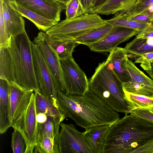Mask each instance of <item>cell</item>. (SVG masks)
I'll use <instances>...</instances> for the list:
<instances>
[{
    "label": "cell",
    "mask_w": 153,
    "mask_h": 153,
    "mask_svg": "<svg viewBox=\"0 0 153 153\" xmlns=\"http://www.w3.org/2000/svg\"><path fill=\"white\" fill-rule=\"evenodd\" d=\"M106 0H94V7L100 5L104 2Z\"/></svg>",
    "instance_id": "obj_43"
},
{
    "label": "cell",
    "mask_w": 153,
    "mask_h": 153,
    "mask_svg": "<svg viewBox=\"0 0 153 153\" xmlns=\"http://www.w3.org/2000/svg\"><path fill=\"white\" fill-rule=\"evenodd\" d=\"M31 45L35 73L39 92L58 106L57 96L59 90L55 79L39 47L32 42Z\"/></svg>",
    "instance_id": "obj_6"
},
{
    "label": "cell",
    "mask_w": 153,
    "mask_h": 153,
    "mask_svg": "<svg viewBox=\"0 0 153 153\" xmlns=\"http://www.w3.org/2000/svg\"><path fill=\"white\" fill-rule=\"evenodd\" d=\"M120 13L126 18L133 21L146 23H152L149 19L146 16L137 15L131 16H126L122 13Z\"/></svg>",
    "instance_id": "obj_39"
},
{
    "label": "cell",
    "mask_w": 153,
    "mask_h": 153,
    "mask_svg": "<svg viewBox=\"0 0 153 153\" xmlns=\"http://www.w3.org/2000/svg\"><path fill=\"white\" fill-rule=\"evenodd\" d=\"M0 79L17 83L9 47L0 48Z\"/></svg>",
    "instance_id": "obj_21"
},
{
    "label": "cell",
    "mask_w": 153,
    "mask_h": 153,
    "mask_svg": "<svg viewBox=\"0 0 153 153\" xmlns=\"http://www.w3.org/2000/svg\"><path fill=\"white\" fill-rule=\"evenodd\" d=\"M31 43L25 31L11 37L9 48L17 84L27 90L39 91L35 73Z\"/></svg>",
    "instance_id": "obj_4"
},
{
    "label": "cell",
    "mask_w": 153,
    "mask_h": 153,
    "mask_svg": "<svg viewBox=\"0 0 153 153\" xmlns=\"http://www.w3.org/2000/svg\"><path fill=\"white\" fill-rule=\"evenodd\" d=\"M125 65L131 76V81L153 88V80L138 69L128 57L126 60Z\"/></svg>",
    "instance_id": "obj_27"
},
{
    "label": "cell",
    "mask_w": 153,
    "mask_h": 153,
    "mask_svg": "<svg viewBox=\"0 0 153 153\" xmlns=\"http://www.w3.org/2000/svg\"><path fill=\"white\" fill-rule=\"evenodd\" d=\"M153 141V122L130 114L112 124L101 153H135Z\"/></svg>",
    "instance_id": "obj_2"
},
{
    "label": "cell",
    "mask_w": 153,
    "mask_h": 153,
    "mask_svg": "<svg viewBox=\"0 0 153 153\" xmlns=\"http://www.w3.org/2000/svg\"><path fill=\"white\" fill-rule=\"evenodd\" d=\"M135 153H153V141L138 149Z\"/></svg>",
    "instance_id": "obj_40"
},
{
    "label": "cell",
    "mask_w": 153,
    "mask_h": 153,
    "mask_svg": "<svg viewBox=\"0 0 153 153\" xmlns=\"http://www.w3.org/2000/svg\"><path fill=\"white\" fill-rule=\"evenodd\" d=\"M10 40L6 30L3 15L2 1L0 0V48L9 47Z\"/></svg>",
    "instance_id": "obj_34"
},
{
    "label": "cell",
    "mask_w": 153,
    "mask_h": 153,
    "mask_svg": "<svg viewBox=\"0 0 153 153\" xmlns=\"http://www.w3.org/2000/svg\"><path fill=\"white\" fill-rule=\"evenodd\" d=\"M15 10L22 17L33 22L37 28L46 32L57 23L17 4Z\"/></svg>",
    "instance_id": "obj_23"
},
{
    "label": "cell",
    "mask_w": 153,
    "mask_h": 153,
    "mask_svg": "<svg viewBox=\"0 0 153 153\" xmlns=\"http://www.w3.org/2000/svg\"><path fill=\"white\" fill-rule=\"evenodd\" d=\"M138 0H106L100 5L92 8L90 13L109 15L128 11Z\"/></svg>",
    "instance_id": "obj_20"
},
{
    "label": "cell",
    "mask_w": 153,
    "mask_h": 153,
    "mask_svg": "<svg viewBox=\"0 0 153 153\" xmlns=\"http://www.w3.org/2000/svg\"><path fill=\"white\" fill-rule=\"evenodd\" d=\"M10 84L6 79H0V133L5 132L12 127L9 97Z\"/></svg>",
    "instance_id": "obj_16"
},
{
    "label": "cell",
    "mask_w": 153,
    "mask_h": 153,
    "mask_svg": "<svg viewBox=\"0 0 153 153\" xmlns=\"http://www.w3.org/2000/svg\"><path fill=\"white\" fill-rule=\"evenodd\" d=\"M5 4L9 5L15 9L16 7L17 4L15 0H1Z\"/></svg>",
    "instance_id": "obj_42"
},
{
    "label": "cell",
    "mask_w": 153,
    "mask_h": 153,
    "mask_svg": "<svg viewBox=\"0 0 153 153\" xmlns=\"http://www.w3.org/2000/svg\"><path fill=\"white\" fill-rule=\"evenodd\" d=\"M57 103L66 118H71L85 130L95 126L111 125L120 118L117 112L89 89L82 96L68 94L59 91Z\"/></svg>",
    "instance_id": "obj_1"
},
{
    "label": "cell",
    "mask_w": 153,
    "mask_h": 153,
    "mask_svg": "<svg viewBox=\"0 0 153 153\" xmlns=\"http://www.w3.org/2000/svg\"><path fill=\"white\" fill-rule=\"evenodd\" d=\"M105 22L114 27H122L133 29L140 32L151 23L138 22L128 19L120 13L116 14L114 17L105 20Z\"/></svg>",
    "instance_id": "obj_25"
},
{
    "label": "cell",
    "mask_w": 153,
    "mask_h": 153,
    "mask_svg": "<svg viewBox=\"0 0 153 153\" xmlns=\"http://www.w3.org/2000/svg\"><path fill=\"white\" fill-rule=\"evenodd\" d=\"M88 82L89 89L112 110L129 114L131 109L125 96L123 82L106 61L99 64Z\"/></svg>",
    "instance_id": "obj_3"
},
{
    "label": "cell",
    "mask_w": 153,
    "mask_h": 153,
    "mask_svg": "<svg viewBox=\"0 0 153 153\" xmlns=\"http://www.w3.org/2000/svg\"><path fill=\"white\" fill-rule=\"evenodd\" d=\"M85 13H90L94 7V0H79Z\"/></svg>",
    "instance_id": "obj_38"
},
{
    "label": "cell",
    "mask_w": 153,
    "mask_h": 153,
    "mask_svg": "<svg viewBox=\"0 0 153 153\" xmlns=\"http://www.w3.org/2000/svg\"><path fill=\"white\" fill-rule=\"evenodd\" d=\"M120 13L126 16L137 15L146 16L153 23V0H138L129 10Z\"/></svg>",
    "instance_id": "obj_26"
},
{
    "label": "cell",
    "mask_w": 153,
    "mask_h": 153,
    "mask_svg": "<svg viewBox=\"0 0 153 153\" xmlns=\"http://www.w3.org/2000/svg\"><path fill=\"white\" fill-rule=\"evenodd\" d=\"M11 147L14 153H25L27 145L23 136L17 129L12 134Z\"/></svg>",
    "instance_id": "obj_32"
},
{
    "label": "cell",
    "mask_w": 153,
    "mask_h": 153,
    "mask_svg": "<svg viewBox=\"0 0 153 153\" xmlns=\"http://www.w3.org/2000/svg\"><path fill=\"white\" fill-rule=\"evenodd\" d=\"M33 42L39 47L59 91L65 92V86L63 72L60 59L57 53L49 45L40 31L34 38Z\"/></svg>",
    "instance_id": "obj_10"
},
{
    "label": "cell",
    "mask_w": 153,
    "mask_h": 153,
    "mask_svg": "<svg viewBox=\"0 0 153 153\" xmlns=\"http://www.w3.org/2000/svg\"><path fill=\"white\" fill-rule=\"evenodd\" d=\"M124 48L127 54L139 57L142 54L153 52V38L142 39L135 37L128 43Z\"/></svg>",
    "instance_id": "obj_24"
},
{
    "label": "cell",
    "mask_w": 153,
    "mask_h": 153,
    "mask_svg": "<svg viewBox=\"0 0 153 153\" xmlns=\"http://www.w3.org/2000/svg\"><path fill=\"white\" fill-rule=\"evenodd\" d=\"M3 15L6 32L10 40L11 37L25 31V20L19 12L2 1Z\"/></svg>",
    "instance_id": "obj_15"
},
{
    "label": "cell",
    "mask_w": 153,
    "mask_h": 153,
    "mask_svg": "<svg viewBox=\"0 0 153 153\" xmlns=\"http://www.w3.org/2000/svg\"><path fill=\"white\" fill-rule=\"evenodd\" d=\"M65 10L66 19H72L85 13L79 0H69Z\"/></svg>",
    "instance_id": "obj_33"
},
{
    "label": "cell",
    "mask_w": 153,
    "mask_h": 153,
    "mask_svg": "<svg viewBox=\"0 0 153 153\" xmlns=\"http://www.w3.org/2000/svg\"><path fill=\"white\" fill-rule=\"evenodd\" d=\"M111 126H94L85 129L83 132L85 139L93 153H101L106 136Z\"/></svg>",
    "instance_id": "obj_18"
},
{
    "label": "cell",
    "mask_w": 153,
    "mask_h": 153,
    "mask_svg": "<svg viewBox=\"0 0 153 153\" xmlns=\"http://www.w3.org/2000/svg\"><path fill=\"white\" fill-rule=\"evenodd\" d=\"M136 37L142 39L153 38V23H150L141 30Z\"/></svg>",
    "instance_id": "obj_37"
},
{
    "label": "cell",
    "mask_w": 153,
    "mask_h": 153,
    "mask_svg": "<svg viewBox=\"0 0 153 153\" xmlns=\"http://www.w3.org/2000/svg\"><path fill=\"white\" fill-rule=\"evenodd\" d=\"M153 112V107L149 108Z\"/></svg>",
    "instance_id": "obj_46"
},
{
    "label": "cell",
    "mask_w": 153,
    "mask_h": 153,
    "mask_svg": "<svg viewBox=\"0 0 153 153\" xmlns=\"http://www.w3.org/2000/svg\"><path fill=\"white\" fill-rule=\"evenodd\" d=\"M48 116L43 113H39L36 114V119L38 123H43L47 120Z\"/></svg>",
    "instance_id": "obj_41"
},
{
    "label": "cell",
    "mask_w": 153,
    "mask_h": 153,
    "mask_svg": "<svg viewBox=\"0 0 153 153\" xmlns=\"http://www.w3.org/2000/svg\"><path fill=\"white\" fill-rule=\"evenodd\" d=\"M34 94L36 114L43 113L51 117L53 119L55 127V139L59 132L60 124L66 117L58 106L43 96L39 91H35Z\"/></svg>",
    "instance_id": "obj_14"
},
{
    "label": "cell",
    "mask_w": 153,
    "mask_h": 153,
    "mask_svg": "<svg viewBox=\"0 0 153 153\" xmlns=\"http://www.w3.org/2000/svg\"><path fill=\"white\" fill-rule=\"evenodd\" d=\"M124 91L131 110L137 108H150L153 107V97L134 94L124 90Z\"/></svg>",
    "instance_id": "obj_28"
},
{
    "label": "cell",
    "mask_w": 153,
    "mask_h": 153,
    "mask_svg": "<svg viewBox=\"0 0 153 153\" xmlns=\"http://www.w3.org/2000/svg\"><path fill=\"white\" fill-rule=\"evenodd\" d=\"M146 72L153 79V65H152L151 69L150 70L146 71Z\"/></svg>",
    "instance_id": "obj_44"
},
{
    "label": "cell",
    "mask_w": 153,
    "mask_h": 153,
    "mask_svg": "<svg viewBox=\"0 0 153 153\" xmlns=\"http://www.w3.org/2000/svg\"><path fill=\"white\" fill-rule=\"evenodd\" d=\"M37 124L35 95L33 93L26 110L12 126L18 130L24 138L27 145L25 153L33 152L37 143Z\"/></svg>",
    "instance_id": "obj_9"
},
{
    "label": "cell",
    "mask_w": 153,
    "mask_h": 153,
    "mask_svg": "<svg viewBox=\"0 0 153 153\" xmlns=\"http://www.w3.org/2000/svg\"><path fill=\"white\" fill-rule=\"evenodd\" d=\"M153 59V52L141 54L135 61L136 63H140V66L146 71L150 70L152 68L151 61Z\"/></svg>",
    "instance_id": "obj_35"
},
{
    "label": "cell",
    "mask_w": 153,
    "mask_h": 153,
    "mask_svg": "<svg viewBox=\"0 0 153 153\" xmlns=\"http://www.w3.org/2000/svg\"><path fill=\"white\" fill-rule=\"evenodd\" d=\"M62 3L64 4H65L66 5V3L69 0H57Z\"/></svg>",
    "instance_id": "obj_45"
},
{
    "label": "cell",
    "mask_w": 153,
    "mask_h": 153,
    "mask_svg": "<svg viewBox=\"0 0 153 153\" xmlns=\"http://www.w3.org/2000/svg\"><path fill=\"white\" fill-rule=\"evenodd\" d=\"M127 57V53L124 48L117 47L110 52L106 60L123 83L131 80L125 65Z\"/></svg>",
    "instance_id": "obj_17"
},
{
    "label": "cell",
    "mask_w": 153,
    "mask_h": 153,
    "mask_svg": "<svg viewBox=\"0 0 153 153\" xmlns=\"http://www.w3.org/2000/svg\"><path fill=\"white\" fill-rule=\"evenodd\" d=\"M106 23L98 14L85 13L77 17L65 19L46 33L53 36L73 40L88 31Z\"/></svg>",
    "instance_id": "obj_5"
},
{
    "label": "cell",
    "mask_w": 153,
    "mask_h": 153,
    "mask_svg": "<svg viewBox=\"0 0 153 153\" xmlns=\"http://www.w3.org/2000/svg\"><path fill=\"white\" fill-rule=\"evenodd\" d=\"M151 63L152 66L153 65V59L152 60Z\"/></svg>",
    "instance_id": "obj_47"
},
{
    "label": "cell",
    "mask_w": 153,
    "mask_h": 153,
    "mask_svg": "<svg viewBox=\"0 0 153 153\" xmlns=\"http://www.w3.org/2000/svg\"><path fill=\"white\" fill-rule=\"evenodd\" d=\"M123 89L130 93L153 97V88L131 81L123 83Z\"/></svg>",
    "instance_id": "obj_30"
},
{
    "label": "cell",
    "mask_w": 153,
    "mask_h": 153,
    "mask_svg": "<svg viewBox=\"0 0 153 153\" xmlns=\"http://www.w3.org/2000/svg\"><path fill=\"white\" fill-rule=\"evenodd\" d=\"M18 4L58 23L66 5L57 0H15Z\"/></svg>",
    "instance_id": "obj_12"
},
{
    "label": "cell",
    "mask_w": 153,
    "mask_h": 153,
    "mask_svg": "<svg viewBox=\"0 0 153 153\" xmlns=\"http://www.w3.org/2000/svg\"><path fill=\"white\" fill-rule=\"evenodd\" d=\"M37 131V142L46 137L51 138L55 140L56 133L53 118L48 116L47 120L45 122L41 123H38Z\"/></svg>",
    "instance_id": "obj_29"
},
{
    "label": "cell",
    "mask_w": 153,
    "mask_h": 153,
    "mask_svg": "<svg viewBox=\"0 0 153 153\" xmlns=\"http://www.w3.org/2000/svg\"><path fill=\"white\" fill-rule=\"evenodd\" d=\"M139 32L133 29L114 27L102 39L88 47L95 52L110 53L120 44L137 35Z\"/></svg>",
    "instance_id": "obj_11"
},
{
    "label": "cell",
    "mask_w": 153,
    "mask_h": 153,
    "mask_svg": "<svg viewBox=\"0 0 153 153\" xmlns=\"http://www.w3.org/2000/svg\"><path fill=\"white\" fill-rule=\"evenodd\" d=\"M51 47L57 53L60 59H65L71 56L74 49L78 45L73 40L51 36L46 32L40 31Z\"/></svg>",
    "instance_id": "obj_19"
},
{
    "label": "cell",
    "mask_w": 153,
    "mask_h": 153,
    "mask_svg": "<svg viewBox=\"0 0 153 153\" xmlns=\"http://www.w3.org/2000/svg\"><path fill=\"white\" fill-rule=\"evenodd\" d=\"M9 84L12 126L26 110L33 92L25 89L16 83H11Z\"/></svg>",
    "instance_id": "obj_13"
},
{
    "label": "cell",
    "mask_w": 153,
    "mask_h": 153,
    "mask_svg": "<svg viewBox=\"0 0 153 153\" xmlns=\"http://www.w3.org/2000/svg\"><path fill=\"white\" fill-rule=\"evenodd\" d=\"M114 27L106 23L76 37L73 40L78 44H82L88 46L102 39Z\"/></svg>",
    "instance_id": "obj_22"
},
{
    "label": "cell",
    "mask_w": 153,
    "mask_h": 153,
    "mask_svg": "<svg viewBox=\"0 0 153 153\" xmlns=\"http://www.w3.org/2000/svg\"><path fill=\"white\" fill-rule=\"evenodd\" d=\"M33 152L59 153L55 140L48 137L43 138L37 141Z\"/></svg>",
    "instance_id": "obj_31"
},
{
    "label": "cell",
    "mask_w": 153,
    "mask_h": 153,
    "mask_svg": "<svg viewBox=\"0 0 153 153\" xmlns=\"http://www.w3.org/2000/svg\"><path fill=\"white\" fill-rule=\"evenodd\" d=\"M55 143L59 153H93L85 140L83 132L72 123L62 122Z\"/></svg>",
    "instance_id": "obj_7"
},
{
    "label": "cell",
    "mask_w": 153,
    "mask_h": 153,
    "mask_svg": "<svg viewBox=\"0 0 153 153\" xmlns=\"http://www.w3.org/2000/svg\"><path fill=\"white\" fill-rule=\"evenodd\" d=\"M68 94L82 96L89 90L88 79L84 71L75 61L72 56L60 59Z\"/></svg>",
    "instance_id": "obj_8"
},
{
    "label": "cell",
    "mask_w": 153,
    "mask_h": 153,
    "mask_svg": "<svg viewBox=\"0 0 153 153\" xmlns=\"http://www.w3.org/2000/svg\"><path fill=\"white\" fill-rule=\"evenodd\" d=\"M131 114L153 122V112L149 108H137L131 110Z\"/></svg>",
    "instance_id": "obj_36"
}]
</instances>
